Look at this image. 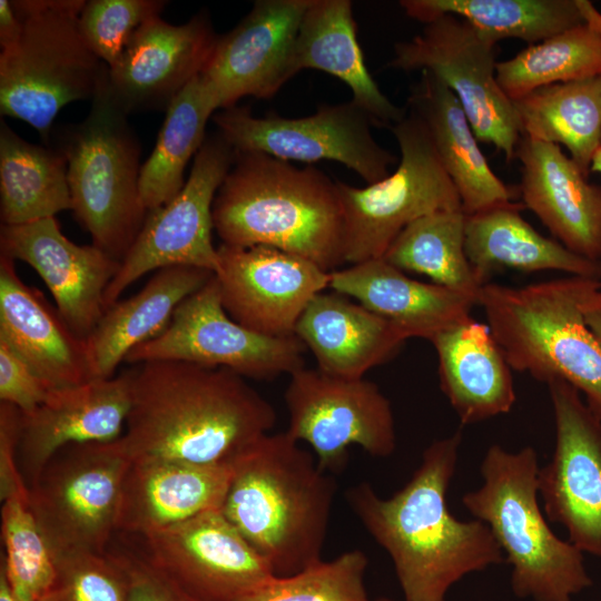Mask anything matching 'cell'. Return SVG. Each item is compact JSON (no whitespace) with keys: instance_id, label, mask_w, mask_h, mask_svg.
Listing matches in <instances>:
<instances>
[{"instance_id":"e575fe53","label":"cell","mask_w":601,"mask_h":601,"mask_svg":"<svg viewBox=\"0 0 601 601\" xmlns=\"http://www.w3.org/2000/svg\"><path fill=\"white\" fill-rule=\"evenodd\" d=\"M400 7L424 24L456 16L495 43L515 38L531 46L583 23L577 0H402Z\"/></svg>"},{"instance_id":"7c38bea8","label":"cell","mask_w":601,"mask_h":601,"mask_svg":"<svg viewBox=\"0 0 601 601\" xmlns=\"http://www.w3.org/2000/svg\"><path fill=\"white\" fill-rule=\"evenodd\" d=\"M218 132L236 151H257L290 161L334 160L367 185L385 178L396 157L372 134L371 117L352 99L322 105L311 116L257 117L248 106H233L213 116Z\"/></svg>"},{"instance_id":"484cf974","label":"cell","mask_w":601,"mask_h":601,"mask_svg":"<svg viewBox=\"0 0 601 601\" xmlns=\"http://www.w3.org/2000/svg\"><path fill=\"white\" fill-rule=\"evenodd\" d=\"M329 288L390 321L407 339L431 341L477 305L472 295L410 278L383 257L331 272Z\"/></svg>"},{"instance_id":"7402d4cb","label":"cell","mask_w":601,"mask_h":601,"mask_svg":"<svg viewBox=\"0 0 601 601\" xmlns=\"http://www.w3.org/2000/svg\"><path fill=\"white\" fill-rule=\"evenodd\" d=\"M128 371L117 377L51 390L30 413H21L18 465L29 489L62 447L122 436L129 411Z\"/></svg>"},{"instance_id":"b9f144b4","label":"cell","mask_w":601,"mask_h":601,"mask_svg":"<svg viewBox=\"0 0 601 601\" xmlns=\"http://www.w3.org/2000/svg\"><path fill=\"white\" fill-rule=\"evenodd\" d=\"M162 0H90L79 14V29L89 49L108 67L121 57L135 31L159 17Z\"/></svg>"},{"instance_id":"9c48e42d","label":"cell","mask_w":601,"mask_h":601,"mask_svg":"<svg viewBox=\"0 0 601 601\" xmlns=\"http://www.w3.org/2000/svg\"><path fill=\"white\" fill-rule=\"evenodd\" d=\"M390 130L401 151L394 173L362 188L335 180L344 219L345 264L383 257L400 233L421 217L462 209L423 122L406 109Z\"/></svg>"},{"instance_id":"ac0fdd59","label":"cell","mask_w":601,"mask_h":601,"mask_svg":"<svg viewBox=\"0 0 601 601\" xmlns=\"http://www.w3.org/2000/svg\"><path fill=\"white\" fill-rule=\"evenodd\" d=\"M215 273L223 306L240 325L268 336H292L309 302L329 288V272L313 262L256 245L221 244Z\"/></svg>"},{"instance_id":"30bf717a","label":"cell","mask_w":601,"mask_h":601,"mask_svg":"<svg viewBox=\"0 0 601 601\" xmlns=\"http://www.w3.org/2000/svg\"><path fill=\"white\" fill-rule=\"evenodd\" d=\"M131 461L120 436L67 445L47 462L29 486V503L55 558L107 552Z\"/></svg>"},{"instance_id":"e0dca14e","label":"cell","mask_w":601,"mask_h":601,"mask_svg":"<svg viewBox=\"0 0 601 601\" xmlns=\"http://www.w3.org/2000/svg\"><path fill=\"white\" fill-rule=\"evenodd\" d=\"M555 420L551 461L539 470L545 515L581 552L601 558V418L569 383L548 384Z\"/></svg>"},{"instance_id":"d6986e66","label":"cell","mask_w":601,"mask_h":601,"mask_svg":"<svg viewBox=\"0 0 601 601\" xmlns=\"http://www.w3.org/2000/svg\"><path fill=\"white\" fill-rule=\"evenodd\" d=\"M312 0H258L229 32L218 36L200 73L217 110L244 97L268 99L293 77L290 60Z\"/></svg>"},{"instance_id":"6da1fadb","label":"cell","mask_w":601,"mask_h":601,"mask_svg":"<svg viewBox=\"0 0 601 601\" xmlns=\"http://www.w3.org/2000/svg\"><path fill=\"white\" fill-rule=\"evenodd\" d=\"M128 374L121 440L132 460L233 463L276 423L274 406L224 367L156 359Z\"/></svg>"},{"instance_id":"277c9868","label":"cell","mask_w":601,"mask_h":601,"mask_svg":"<svg viewBox=\"0 0 601 601\" xmlns=\"http://www.w3.org/2000/svg\"><path fill=\"white\" fill-rule=\"evenodd\" d=\"M223 244L264 245L306 258L326 272L344 260V219L335 180L308 165L236 151L213 204Z\"/></svg>"},{"instance_id":"ffe728a7","label":"cell","mask_w":601,"mask_h":601,"mask_svg":"<svg viewBox=\"0 0 601 601\" xmlns=\"http://www.w3.org/2000/svg\"><path fill=\"white\" fill-rule=\"evenodd\" d=\"M218 36L206 11L183 24L155 17L140 26L108 68L107 87L127 114L167 110L206 67Z\"/></svg>"},{"instance_id":"d590c367","label":"cell","mask_w":601,"mask_h":601,"mask_svg":"<svg viewBox=\"0 0 601 601\" xmlns=\"http://www.w3.org/2000/svg\"><path fill=\"white\" fill-rule=\"evenodd\" d=\"M216 111L200 76L169 105L154 150L140 170L139 189L147 213L181 190L185 168L204 144L206 125Z\"/></svg>"},{"instance_id":"7a4b0ae2","label":"cell","mask_w":601,"mask_h":601,"mask_svg":"<svg viewBox=\"0 0 601 601\" xmlns=\"http://www.w3.org/2000/svg\"><path fill=\"white\" fill-rule=\"evenodd\" d=\"M461 433L431 443L410 481L391 497L363 482L346 500L370 535L388 553L405 601H445L464 575L502 562V550L480 520L460 521L449 511Z\"/></svg>"},{"instance_id":"681fc988","label":"cell","mask_w":601,"mask_h":601,"mask_svg":"<svg viewBox=\"0 0 601 601\" xmlns=\"http://www.w3.org/2000/svg\"><path fill=\"white\" fill-rule=\"evenodd\" d=\"M590 171L601 174V147L595 151L592 158Z\"/></svg>"},{"instance_id":"7bdbcfd3","label":"cell","mask_w":601,"mask_h":601,"mask_svg":"<svg viewBox=\"0 0 601 601\" xmlns=\"http://www.w3.org/2000/svg\"><path fill=\"white\" fill-rule=\"evenodd\" d=\"M107 550L116 553L130 575L128 601H201L146 560L121 534L115 533Z\"/></svg>"},{"instance_id":"52a82bcc","label":"cell","mask_w":601,"mask_h":601,"mask_svg":"<svg viewBox=\"0 0 601 601\" xmlns=\"http://www.w3.org/2000/svg\"><path fill=\"white\" fill-rule=\"evenodd\" d=\"M83 0H12L22 32L0 52V111L33 127L45 142L66 105L92 99L108 67L79 29Z\"/></svg>"},{"instance_id":"5bb4252c","label":"cell","mask_w":601,"mask_h":601,"mask_svg":"<svg viewBox=\"0 0 601 601\" xmlns=\"http://www.w3.org/2000/svg\"><path fill=\"white\" fill-rule=\"evenodd\" d=\"M289 376L285 392L286 433L312 447L323 471H343L352 445L376 457L394 452L396 433L391 402L375 383L305 366Z\"/></svg>"},{"instance_id":"60d3db41","label":"cell","mask_w":601,"mask_h":601,"mask_svg":"<svg viewBox=\"0 0 601 601\" xmlns=\"http://www.w3.org/2000/svg\"><path fill=\"white\" fill-rule=\"evenodd\" d=\"M55 560V583L46 601H128L130 575L112 551L65 554Z\"/></svg>"},{"instance_id":"44dd1931","label":"cell","mask_w":601,"mask_h":601,"mask_svg":"<svg viewBox=\"0 0 601 601\" xmlns=\"http://www.w3.org/2000/svg\"><path fill=\"white\" fill-rule=\"evenodd\" d=\"M0 249L37 272L62 319L87 339L105 312L104 295L121 262L92 244L71 242L56 217L1 225Z\"/></svg>"},{"instance_id":"ba28073f","label":"cell","mask_w":601,"mask_h":601,"mask_svg":"<svg viewBox=\"0 0 601 601\" xmlns=\"http://www.w3.org/2000/svg\"><path fill=\"white\" fill-rule=\"evenodd\" d=\"M107 75L89 114L65 130L59 149L67 159L77 221L90 234L92 245L121 262L148 213L139 189V142L128 115L108 90Z\"/></svg>"},{"instance_id":"f6af8a7d","label":"cell","mask_w":601,"mask_h":601,"mask_svg":"<svg viewBox=\"0 0 601 601\" xmlns=\"http://www.w3.org/2000/svg\"><path fill=\"white\" fill-rule=\"evenodd\" d=\"M21 412L18 407L0 403V497L27 492L29 489L18 465V442Z\"/></svg>"},{"instance_id":"c3c4849f","label":"cell","mask_w":601,"mask_h":601,"mask_svg":"<svg viewBox=\"0 0 601 601\" xmlns=\"http://www.w3.org/2000/svg\"><path fill=\"white\" fill-rule=\"evenodd\" d=\"M0 601H16L4 570L0 566Z\"/></svg>"},{"instance_id":"bcb514c9","label":"cell","mask_w":601,"mask_h":601,"mask_svg":"<svg viewBox=\"0 0 601 601\" xmlns=\"http://www.w3.org/2000/svg\"><path fill=\"white\" fill-rule=\"evenodd\" d=\"M22 32L21 21L12 0H0V46L1 52L13 49Z\"/></svg>"},{"instance_id":"7dc6e473","label":"cell","mask_w":601,"mask_h":601,"mask_svg":"<svg viewBox=\"0 0 601 601\" xmlns=\"http://www.w3.org/2000/svg\"><path fill=\"white\" fill-rule=\"evenodd\" d=\"M585 323L601 344V297L587 309Z\"/></svg>"},{"instance_id":"f1b7e54d","label":"cell","mask_w":601,"mask_h":601,"mask_svg":"<svg viewBox=\"0 0 601 601\" xmlns=\"http://www.w3.org/2000/svg\"><path fill=\"white\" fill-rule=\"evenodd\" d=\"M430 342L441 390L462 424L510 412L516 400L512 368L487 324L470 316Z\"/></svg>"},{"instance_id":"8fae6325","label":"cell","mask_w":601,"mask_h":601,"mask_svg":"<svg viewBox=\"0 0 601 601\" xmlns=\"http://www.w3.org/2000/svg\"><path fill=\"white\" fill-rule=\"evenodd\" d=\"M495 46L465 20L444 14L396 42L388 67L435 75L459 99L476 139L511 161L522 129L513 101L496 80Z\"/></svg>"},{"instance_id":"d4e9b609","label":"cell","mask_w":601,"mask_h":601,"mask_svg":"<svg viewBox=\"0 0 601 601\" xmlns=\"http://www.w3.org/2000/svg\"><path fill=\"white\" fill-rule=\"evenodd\" d=\"M233 463L136 459L124 480L117 531L147 534L220 509Z\"/></svg>"},{"instance_id":"cb8c5ba5","label":"cell","mask_w":601,"mask_h":601,"mask_svg":"<svg viewBox=\"0 0 601 601\" xmlns=\"http://www.w3.org/2000/svg\"><path fill=\"white\" fill-rule=\"evenodd\" d=\"M0 341L50 390L95 380L87 341L77 336L45 296L17 274L14 260L0 255Z\"/></svg>"},{"instance_id":"2e32d148","label":"cell","mask_w":601,"mask_h":601,"mask_svg":"<svg viewBox=\"0 0 601 601\" xmlns=\"http://www.w3.org/2000/svg\"><path fill=\"white\" fill-rule=\"evenodd\" d=\"M119 534L201 601H239L275 577L220 509L147 534Z\"/></svg>"},{"instance_id":"836d02e7","label":"cell","mask_w":601,"mask_h":601,"mask_svg":"<svg viewBox=\"0 0 601 601\" xmlns=\"http://www.w3.org/2000/svg\"><path fill=\"white\" fill-rule=\"evenodd\" d=\"M522 135L563 145L589 177L601 147V76L540 87L513 100Z\"/></svg>"},{"instance_id":"4dcf8cb0","label":"cell","mask_w":601,"mask_h":601,"mask_svg":"<svg viewBox=\"0 0 601 601\" xmlns=\"http://www.w3.org/2000/svg\"><path fill=\"white\" fill-rule=\"evenodd\" d=\"M213 276L193 266L165 267L138 293L106 308L86 339L93 377H112L129 352L162 333L178 305Z\"/></svg>"},{"instance_id":"8d00e7d4","label":"cell","mask_w":601,"mask_h":601,"mask_svg":"<svg viewBox=\"0 0 601 601\" xmlns=\"http://www.w3.org/2000/svg\"><path fill=\"white\" fill-rule=\"evenodd\" d=\"M465 218L462 209L421 217L400 233L383 258L401 270L425 275L477 299L483 284L465 253Z\"/></svg>"},{"instance_id":"1f68e13d","label":"cell","mask_w":601,"mask_h":601,"mask_svg":"<svg viewBox=\"0 0 601 601\" xmlns=\"http://www.w3.org/2000/svg\"><path fill=\"white\" fill-rule=\"evenodd\" d=\"M523 208L522 203L511 201L466 215L465 253L483 285L502 268L525 273L561 270L601 279V260L581 257L541 235L521 216Z\"/></svg>"},{"instance_id":"4fadbf2b","label":"cell","mask_w":601,"mask_h":601,"mask_svg":"<svg viewBox=\"0 0 601 601\" xmlns=\"http://www.w3.org/2000/svg\"><path fill=\"white\" fill-rule=\"evenodd\" d=\"M234 157L235 149L218 131L206 136L181 190L147 214L105 292V309L117 302L128 286L152 270L193 266L216 273L219 258L211 237L213 204Z\"/></svg>"},{"instance_id":"3957f363","label":"cell","mask_w":601,"mask_h":601,"mask_svg":"<svg viewBox=\"0 0 601 601\" xmlns=\"http://www.w3.org/2000/svg\"><path fill=\"white\" fill-rule=\"evenodd\" d=\"M334 479L287 433H268L239 454L220 511L276 577L322 560Z\"/></svg>"},{"instance_id":"f546056e","label":"cell","mask_w":601,"mask_h":601,"mask_svg":"<svg viewBox=\"0 0 601 601\" xmlns=\"http://www.w3.org/2000/svg\"><path fill=\"white\" fill-rule=\"evenodd\" d=\"M356 31L349 0H312L296 37L290 75L316 69L338 78L373 125L390 129L405 117L406 108L394 105L373 79Z\"/></svg>"},{"instance_id":"83f0119b","label":"cell","mask_w":601,"mask_h":601,"mask_svg":"<svg viewBox=\"0 0 601 601\" xmlns=\"http://www.w3.org/2000/svg\"><path fill=\"white\" fill-rule=\"evenodd\" d=\"M406 109L425 126L466 215L513 201L515 190L491 169L463 107L441 79L421 71Z\"/></svg>"},{"instance_id":"9a60e30c","label":"cell","mask_w":601,"mask_h":601,"mask_svg":"<svg viewBox=\"0 0 601 601\" xmlns=\"http://www.w3.org/2000/svg\"><path fill=\"white\" fill-rule=\"evenodd\" d=\"M305 351L295 335L268 336L234 321L223 306L214 274L178 305L162 333L130 351L125 362L175 359L273 380L304 367Z\"/></svg>"},{"instance_id":"74e56055","label":"cell","mask_w":601,"mask_h":601,"mask_svg":"<svg viewBox=\"0 0 601 601\" xmlns=\"http://www.w3.org/2000/svg\"><path fill=\"white\" fill-rule=\"evenodd\" d=\"M601 76V35L583 22L496 63V80L513 101L552 83Z\"/></svg>"},{"instance_id":"5b68a950","label":"cell","mask_w":601,"mask_h":601,"mask_svg":"<svg viewBox=\"0 0 601 601\" xmlns=\"http://www.w3.org/2000/svg\"><path fill=\"white\" fill-rule=\"evenodd\" d=\"M600 297L601 279L569 276L522 287L489 282L477 305L512 370L569 383L601 418V344L585 323Z\"/></svg>"},{"instance_id":"ab89813d","label":"cell","mask_w":601,"mask_h":601,"mask_svg":"<svg viewBox=\"0 0 601 601\" xmlns=\"http://www.w3.org/2000/svg\"><path fill=\"white\" fill-rule=\"evenodd\" d=\"M368 559L349 550L286 577H273L239 601H371L364 577Z\"/></svg>"},{"instance_id":"4316f807","label":"cell","mask_w":601,"mask_h":601,"mask_svg":"<svg viewBox=\"0 0 601 601\" xmlns=\"http://www.w3.org/2000/svg\"><path fill=\"white\" fill-rule=\"evenodd\" d=\"M294 335L326 374L358 378L391 359L407 339L390 321L338 292L317 294Z\"/></svg>"},{"instance_id":"f907efd6","label":"cell","mask_w":601,"mask_h":601,"mask_svg":"<svg viewBox=\"0 0 601 601\" xmlns=\"http://www.w3.org/2000/svg\"><path fill=\"white\" fill-rule=\"evenodd\" d=\"M375 601H395V600H392V599H388V598H380Z\"/></svg>"},{"instance_id":"603a6c76","label":"cell","mask_w":601,"mask_h":601,"mask_svg":"<svg viewBox=\"0 0 601 601\" xmlns=\"http://www.w3.org/2000/svg\"><path fill=\"white\" fill-rule=\"evenodd\" d=\"M515 158L521 162L519 191L524 207L566 249L601 260V185L588 181L555 144L522 135Z\"/></svg>"},{"instance_id":"d6a6232c","label":"cell","mask_w":601,"mask_h":601,"mask_svg":"<svg viewBox=\"0 0 601 601\" xmlns=\"http://www.w3.org/2000/svg\"><path fill=\"white\" fill-rule=\"evenodd\" d=\"M71 210L67 159L59 148L28 142L0 124V217L20 225Z\"/></svg>"},{"instance_id":"ee69618b","label":"cell","mask_w":601,"mask_h":601,"mask_svg":"<svg viewBox=\"0 0 601 601\" xmlns=\"http://www.w3.org/2000/svg\"><path fill=\"white\" fill-rule=\"evenodd\" d=\"M50 391L21 358L0 341V401L26 414L41 404Z\"/></svg>"},{"instance_id":"8992f818","label":"cell","mask_w":601,"mask_h":601,"mask_svg":"<svg viewBox=\"0 0 601 601\" xmlns=\"http://www.w3.org/2000/svg\"><path fill=\"white\" fill-rule=\"evenodd\" d=\"M538 455L526 446L509 452L497 444L481 464L483 484L463 495L464 506L491 530L506 562L516 597L571 601L592 584L583 552L558 538L538 503Z\"/></svg>"},{"instance_id":"f35d334b","label":"cell","mask_w":601,"mask_h":601,"mask_svg":"<svg viewBox=\"0 0 601 601\" xmlns=\"http://www.w3.org/2000/svg\"><path fill=\"white\" fill-rule=\"evenodd\" d=\"M4 570L16 601H46L56 578V560L30 509L29 490L2 500Z\"/></svg>"}]
</instances>
